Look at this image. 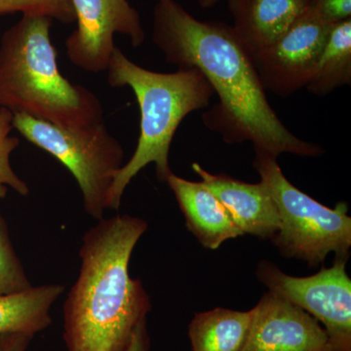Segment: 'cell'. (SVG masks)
I'll use <instances>...</instances> for the list:
<instances>
[{
  "label": "cell",
  "instance_id": "52a82bcc",
  "mask_svg": "<svg viewBox=\"0 0 351 351\" xmlns=\"http://www.w3.org/2000/svg\"><path fill=\"white\" fill-rule=\"evenodd\" d=\"M348 258H336L329 269L308 277L287 276L274 263H260L258 280L269 292L301 307L324 325L332 351H351V280Z\"/></svg>",
  "mask_w": 351,
  "mask_h": 351
},
{
  "label": "cell",
  "instance_id": "5b68a950",
  "mask_svg": "<svg viewBox=\"0 0 351 351\" xmlns=\"http://www.w3.org/2000/svg\"><path fill=\"white\" fill-rule=\"evenodd\" d=\"M253 166L278 210L280 228L270 240L281 255L311 267L324 263L332 252L336 258H348L351 218L346 203L332 209L302 193L284 176L276 157L256 152Z\"/></svg>",
  "mask_w": 351,
  "mask_h": 351
},
{
  "label": "cell",
  "instance_id": "9a60e30c",
  "mask_svg": "<svg viewBox=\"0 0 351 351\" xmlns=\"http://www.w3.org/2000/svg\"><path fill=\"white\" fill-rule=\"evenodd\" d=\"M252 311L216 308L195 314L189 328L193 351H243Z\"/></svg>",
  "mask_w": 351,
  "mask_h": 351
},
{
  "label": "cell",
  "instance_id": "277c9868",
  "mask_svg": "<svg viewBox=\"0 0 351 351\" xmlns=\"http://www.w3.org/2000/svg\"><path fill=\"white\" fill-rule=\"evenodd\" d=\"M107 71L110 86L131 88L141 112L137 147L115 175L108 195V210L117 211L127 186L149 164L156 165L157 180L166 182L173 173L169 152L178 127L189 113L207 108L215 92L197 69L157 73L134 63L119 47Z\"/></svg>",
  "mask_w": 351,
  "mask_h": 351
},
{
  "label": "cell",
  "instance_id": "7c38bea8",
  "mask_svg": "<svg viewBox=\"0 0 351 351\" xmlns=\"http://www.w3.org/2000/svg\"><path fill=\"white\" fill-rule=\"evenodd\" d=\"M166 182L181 208L186 226L205 248L216 250L226 240L244 235L202 182L188 181L172 173Z\"/></svg>",
  "mask_w": 351,
  "mask_h": 351
},
{
  "label": "cell",
  "instance_id": "8992f818",
  "mask_svg": "<svg viewBox=\"0 0 351 351\" xmlns=\"http://www.w3.org/2000/svg\"><path fill=\"white\" fill-rule=\"evenodd\" d=\"M13 128L63 164L80 186L86 213L98 221L103 219L113 179L124 165L123 147L108 132L105 122L62 128L14 112Z\"/></svg>",
  "mask_w": 351,
  "mask_h": 351
},
{
  "label": "cell",
  "instance_id": "603a6c76",
  "mask_svg": "<svg viewBox=\"0 0 351 351\" xmlns=\"http://www.w3.org/2000/svg\"><path fill=\"white\" fill-rule=\"evenodd\" d=\"M197 1L201 8L207 9L217 5L221 0H197Z\"/></svg>",
  "mask_w": 351,
  "mask_h": 351
},
{
  "label": "cell",
  "instance_id": "30bf717a",
  "mask_svg": "<svg viewBox=\"0 0 351 351\" xmlns=\"http://www.w3.org/2000/svg\"><path fill=\"white\" fill-rule=\"evenodd\" d=\"M243 351H332L326 331L301 307L269 292L252 309Z\"/></svg>",
  "mask_w": 351,
  "mask_h": 351
},
{
  "label": "cell",
  "instance_id": "ffe728a7",
  "mask_svg": "<svg viewBox=\"0 0 351 351\" xmlns=\"http://www.w3.org/2000/svg\"><path fill=\"white\" fill-rule=\"evenodd\" d=\"M321 15L332 24L351 17V0H311Z\"/></svg>",
  "mask_w": 351,
  "mask_h": 351
},
{
  "label": "cell",
  "instance_id": "6da1fadb",
  "mask_svg": "<svg viewBox=\"0 0 351 351\" xmlns=\"http://www.w3.org/2000/svg\"><path fill=\"white\" fill-rule=\"evenodd\" d=\"M152 40L168 64L197 69L218 95L219 103L203 121L230 144L250 142L256 152L317 157L319 145L295 136L267 100L245 44L230 25L202 22L176 0H156Z\"/></svg>",
  "mask_w": 351,
  "mask_h": 351
},
{
  "label": "cell",
  "instance_id": "ba28073f",
  "mask_svg": "<svg viewBox=\"0 0 351 351\" xmlns=\"http://www.w3.org/2000/svg\"><path fill=\"white\" fill-rule=\"evenodd\" d=\"M332 25L311 2L280 38L251 54L265 91L288 97L306 87Z\"/></svg>",
  "mask_w": 351,
  "mask_h": 351
},
{
  "label": "cell",
  "instance_id": "d6986e66",
  "mask_svg": "<svg viewBox=\"0 0 351 351\" xmlns=\"http://www.w3.org/2000/svg\"><path fill=\"white\" fill-rule=\"evenodd\" d=\"M16 12L43 16L59 21L62 24L75 22L71 0H0V16Z\"/></svg>",
  "mask_w": 351,
  "mask_h": 351
},
{
  "label": "cell",
  "instance_id": "44dd1931",
  "mask_svg": "<svg viewBox=\"0 0 351 351\" xmlns=\"http://www.w3.org/2000/svg\"><path fill=\"white\" fill-rule=\"evenodd\" d=\"M32 338L25 334L0 335V351H25Z\"/></svg>",
  "mask_w": 351,
  "mask_h": 351
},
{
  "label": "cell",
  "instance_id": "9c48e42d",
  "mask_svg": "<svg viewBox=\"0 0 351 351\" xmlns=\"http://www.w3.org/2000/svg\"><path fill=\"white\" fill-rule=\"evenodd\" d=\"M77 23L66 38L69 61L88 71H107L114 44V34L128 36L134 47L145 43L140 14L128 0H71Z\"/></svg>",
  "mask_w": 351,
  "mask_h": 351
},
{
  "label": "cell",
  "instance_id": "8fae6325",
  "mask_svg": "<svg viewBox=\"0 0 351 351\" xmlns=\"http://www.w3.org/2000/svg\"><path fill=\"white\" fill-rule=\"evenodd\" d=\"M193 169L226 207L243 234L271 239L280 228L278 210L262 182L248 184L223 174L214 175L198 163Z\"/></svg>",
  "mask_w": 351,
  "mask_h": 351
},
{
  "label": "cell",
  "instance_id": "3957f363",
  "mask_svg": "<svg viewBox=\"0 0 351 351\" xmlns=\"http://www.w3.org/2000/svg\"><path fill=\"white\" fill-rule=\"evenodd\" d=\"M50 18L23 15L0 39V108L62 128L104 121L98 97L60 71Z\"/></svg>",
  "mask_w": 351,
  "mask_h": 351
},
{
  "label": "cell",
  "instance_id": "7a4b0ae2",
  "mask_svg": "<svg viewBox=\"0 0 351 351\" xmlns=\"http://www.w3.org/2000/svg\"><path fill=\"white\" fill-rule=\"evenodd\" d=\"M147 230L130 215L103 218L80 249V274L64 304L68 351H125L136 328L147 319L151 300L129 274L132 253Z\"/></svg>",
  "mask_w": 351,
  "mask_h": 351
},
{
  "label": "cell",
  "instance_id": "ac0fdd59",
  "mask_svg": "<svg viewBox=\"0 0 351 351\" xmlns=\"http://www.w3.org/2000/svg\"><path fill=\"white\" fill-rule=\"evenodd\" d=\"M32 287L11 243L5 221L0 215V295L15 294Z\"/></svg>",
  "mask_w": 351,
  "mask_h": 351
},
{
  "label": "cell",
  "instance_id": "5bb4252c",
  "mask_svg": "<svg viewBox=\"0 0 351 351\" xmlns=\"http://www.w3.org/2000/svg\"><path fill=\"white\" fill-rule=\"evenodd\" d=\"M64 287L48 284L15 294L0 295V335H34L52 323L51 308L63 295Z\"/></svg>",
  "mask_w": 351,
  "mask_h": 351
},
{
  "label": "cell",
  "instance_id": "2e32d148",
  "mask_svg": "<svg viewBox=\"0 0 351 351\" xmlns=\"http://www.w3.org/2000/svg\"><path fill=\"white\" fill-rule=\"evenodd\" d=\"M351 84V18L332 25L306 89L326 96Z\"/></svg>",
  "mask_w": 351,
  "mask_h": 351
},
{
  "label": "cell",
  "instance_id": "4fadbf2b",
  "mask_svg": "<svg viewBox=\"0 0 351 351\" xmlns=\"http://www.w3.org/2000/svg\"><path fill=\"white\" fill-rule=\"evenodd\" d=\"M311 0H228L233 29L250 54L274 43Z\"/></svg>",
  "mask_w": 351,
  "mask_h": 351
},
{
  "label": "cell",
  "instance_id": "7402d4cb",
  "mask_svg": "<svg viewBox=\"0 0 351 351\" xmlns=\"http://www.w3.org/2000/svg\"><path fill=\"white\" fill-rule=\"evenodd\" d=\"M149 337L147 334V319H144L136 328L125 351H149Z\"/></svg>",
  "mask_w": 351,
  "mask_h": 351
},
{
  "label": "cell",
  "instance_id": "e0dca14e",
  "mask_svg": "<svg viewBox=\"0 0 351 351\" xmlns=\"http://www.w3.org/2000/svg\"><path fill=\"white\" fill-rule=\"evenodd\" d=\"M13 129V112L0 108V199L5 197L9 189L22 196L29 193L27 182L16 174L11 165V156L20 145L19 138L11 136Z\"/></svg>",
  "mask_w": 351,
  "mask_h": 351
}]
</instances>
